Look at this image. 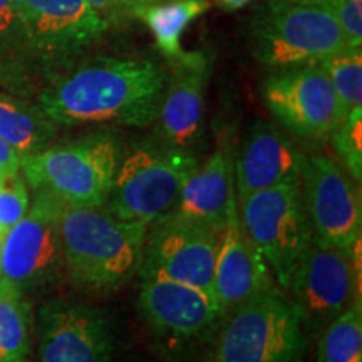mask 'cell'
I'll return each instance as SVG.
<instances>
[{
    "instance_id": "6",
    "label": "cell",
    "mask_w": 362,
    "mask_h": 362,
    "mask_svg": "<svg viewBox=\"0 0 362 362\" xmlns=\"http://www.w3.org/2000/svg\"><path fill=\"white\" fill-rule=\"evenodd\" d=\"M198 163L194 153L158 138L134 144L121 156L104 208L117 218L148 226L170 214Z\"/></svg>"
},
{
    "instance_id": "26",
    "label": "cell",
    "mask_w": 362,
    "mask_h": 362,
    "mask_svg": "<svg viewBox=\"0 0 362 362\" xmlns=\"http://www.w3.org/2000/svg\"><path fill=\"white\" fill-rule=\"evenodd\" d=\"M30 206L29 189L19 175L4 176L0 180V232L7 233L24 218Z\"/></svg>"
},
{
    "instance_id": "33",
    "label": "cell",
    "mask_w": 362,
    "mask_h": 362,
    "mask_svg": "<svg viewBox=\"0 0 362 362\" xmlns=\"http://www.w3.org/2000/svg\"><path fill=\"white\" fill-rule=\"evenodd\" d=\"M4 240H6V233L0 232V264H2V253H4Z\"/></svg>"
},
{
    "instance_id": "12",
    "label": "cell",
    "mask_w": 362,
    "mask_h": 362,
    "mask_svg": "<svg viewBox=\"0 0 362 362\" xmlns=\"http://www.w3.org/2000/svg\"><path fill=\"white\" fill-rule=\"evenodd\" d=\"M64 270L54 198L35 189L34 202L4 240L0 284L25 293L47 287Z\"/></svg>"
},
{
    "instance_id": "5",
    "label": "cell",
    "mask_w": 362,
    "mask_h": 362,
    "mask_svg": "<svg viewBox=\"0 0 362 362\" xmlns=\"http://www.w3.org/2000/svg\"><path fill=\"white\" fill-rule=\"evenodd\" d=\"M211 362H298L307 349L305 317L274 287L228 312Z\"/></svg>"
},
{
    "instance_id": "27",
    "label": "cell",
    "mask_w": 362,
    "mask_h": 362,
    "mask_svg": "<svg viewBox=\"0 0 362 362\" xmlns=\"http://www.w3.org/2000/svg\"><path fill=\"white\" fill-rule=\"evenodd\" d=\"M330 4L346 35L347 45L359 49L362 45V0H330Z\"/></svg>"
},
{
    "instance_id": "32",
    "label": "cell",
    "mask_w": 362,
    "mask_h": 362,
    "mask_svg": "<svg viewBox=\"0 0 362 362\" xmlns=\"http://www.w3.org/2000/svg\"><path fill=\"white\" fill-rule=\"evenodd\" d=\"M160 2V0H126V4L133 8L136 6H148V4H156Z\"/></svg>"
},
{
    "instance_id": "16",
    "label": "cell",
    "mask_w": 362,
    "mask_h": 362,
    "mask_svg": "<svg viewBox=\"0 0 362 362\" xmlns=\"http://www.w3.org/2000/svg\"><path fill=\"white\" fill-rule=\"evenodd\" d=\"M138 304L156 332L178 339L202 336L223 317L214 292L163 277L143 279Z\"/></svg>"
},
{
    "instance_id": "1",
    "label": "cell",
    "mask_w": 362,
    "mask_h": 362,
    "mask_svg": "<svg viewBox=\"0 0 362 362\" xmlns=\"http://www.w3.org/2000/svg\"><path fill=\"white\" fill-rule=\"evenodd\" d=\"M168 74L149 59L96 57L49 84L39 106L59 126L155 123Z\"/></svg>"
},
{
    "instance_id": "22",
    "label": "cell",
    "mask_w": 362,
    "mask_h": 362,
    "mask_svg": "<svg viewBox=\"0 0 362 362\" xmlns=\"http://www.w3.org/2000/svg\"><path fill=\"white\" fill-rule=\"evenodd\" d=\"M30 307L24 293L0 284V362H27Z\"/></svg>"
},
{
    "instance_id": "29",
    "label": "cell",
    "mask_w": 362,
    "mask_h": 362,
    "mask_svg": "<svg viewBox=\"0 0 362 362\" xmlns=\"http://www.w3.org/2000/svg\"><path fill=\"white\" fill-rule=\"evenodd\" d=\"M0 171L6 176L21 173V156L2 138H0Z\"/></svg>"
},
{
    "instance_id": "4",
    "label": "cell",
    "mask_w": 362,
    "mask_h": 362,
    "mask_svg": "<svg viewBox=\"0 0 362 362\" xmlns=\"http://www.w3.org/2000/svg\"><path fill=\"white\" fill-rule=\"evenodd\" d=\"M123 153V139L116 131L98 129L21 158V171L30 187L57 200L78 206H104Z\"/></svg>"
},
{
    "instance_id": "24",
    "label": "cell",
    "mask_w": 362,
    "mask_h": 362,
    "mask_svg": "<svg viewBox=\"0 0 362 362\" xmlns=\"http://www.w3.org/2000/svg\"><path fill=\"white\" fill-rule=\"evenodd\" d=\"M329 76L337 101L341 104L344 117L351 111L362 107V52L359 49L347 47L334 56L319 62Z\"/></svg>"
},
{
    "instance_id": "21",
    "label": "cell",
    "mask_w": 362,
    "mask_h": 362,
    "mask_svg": "<svg viewBox=\"0 0 362 362\" xmlns=\"http://www.w3.org/2000/svg\"><path fill=\"white\" fill-rule=\"evenodd\" d=\"M208 8L210 4L206 0H173L168 4L136 6L131 12L148 25L163 56L176 62L187 54L181 47L185 30Z\"/></svg>"
},
{
    "instance_id": "18",
    "label": "cell",
    "mask_w": 362,
    "mask_h": 362,
    "mask_svg": "<svg viewBox=\"0 0 362 362\" xmlns=\"http://www.w3.org/2000/svg\"><path fill=\"white\" fill-rule=\"evenodd\" d=\"M170 214L218 232L238 215L235 153L228 143H220L205 161L198 163Z\"/></svg>"
},
{
    "instance_id": "3",
    "label": "cell",
    "mask_w": 362,
    "mask_h": 362,
    "mask_svg": "<svg viewBox=\"0 0 362 362\" xmlns=\"http://www.w3.org/2000/svg\"><path fill=\"white\" fill-rule=\"evenodd\" d=\"M252 52L262 64H319L347 45L330 0H267L250 22Z\"/></svg>"
},
{
    "instance_id": "23",
    "label": "cell",
    "mask_w": 362,
    "mask_h": 362,
    "mask_svg": "<svg viewBox=\"0 0 362 362\" xmlns=\"http://www.w3.org/2000/svg\"><path fill=\"white\" fill-rule=\"evenodd\" d=\"M319 362H362V305L347 307L324 329L319 341Z\"/></svg>"
},
{
    "instance_id": "14",
    "label": "cell",
    "mask_w": 362,
    "mask_h": 362,
    "mask_svg": "<svg viewBox=\"0 0 362 362\" xmlns=\"http://www.w3.org/2000/svg\"><path fill=\"white\" fill-rule=\"evenodd\" d=\"M17 11L24 42L51 57L86 51L110 27L86 0H17Z\"/></svg>"
},
{
    "instance_id": "20",
    "label": "cell",
    "mask_w": 362,
    "mask_h": 362,
    "mask_svg": "<svg viewBox=\"0 0 362 362\" xmlns=\"http://www.w3.org/2000/svg\"><path fill=\"white\" fill-rule=\"evenodd\" d=\"M57 129L39 104L0 93V138L21 158L51 146Z\"/></svg>"
},
{
    "instance_id": "7",
    "label": "cell",
    "mask_w": 362,
    "mask_h": 362,
    "mask_svg": "<svg viewBox=\"0 0 362 362\" xmlns=\"http://www.w3.org/2000/svg\"><path fill=\"white\" fill-rule=\"evenodd\" d=\"M238 220L269 265L272 277L287 288L297 262L312 240L300 183L279 185L242 198Z\"/></svg>"
},
{
    "instance_id": "28",
    "label": "cell",
    "mask_w": 362,
    "mask_h": 362,
    "mask_svg": "<svg viewBox=\"0 0 362 362\" xmlns=\"http://www.w3.org/2000/svg\"><path fill=\"white\" fill-rule=\"evenodd\" d=\"M16 39L24 42L17 0H0V44H11Z\"/></svg>"
},
{
    "instance_id": "34",
    "label": "cell",
    "mask_w": 362,
    "mask_h": 362,
    "mask_svg": "<svg viewBox=\"0 0 362 362\" xmlns=\"http://www.w3.org/2000/svg\"><path fill=\"white\" fill-rule=\"evenodd\" d=\"M4 176H6V175H4V173H2V171H0V180H2V178H4Z\"/></svg>"
},
{
    "instance_id": "10",
    "label": "cell",
    "mask_w": 362,
    "mask_h": 362,
    "mask_svg": "<svg viewBox=\"0 0 362 362\" xmlns=\"http://www.w3.org/2000/svg\"><path fill=\"white\" fill-rule=\"evenodd\" d=\"M300 187L312 237L341 248L359 245L361 188L342 163L322 155L304 156Z\"/></svg>"
},
{
    "instance_id": "11",
    "label": "cell",
    "mask_w": 362,
    "mask_h": 362,
    "mask_svg": "<svg viewBox=\"0 0 362 362\" xmlns=\"http://www.w3.org/2000/svg\"><path fill=\"white\" fill-rule=\"evenodd\" d=\"M220 233L166 214L148 225L138 274L141 279L163 277L211 292Z\"/></svg>"
},
{
    "instance_id": "15",
    "label": "cell",
    "mask_w": 362,
    "mask_h": 362,
    "mask_svg": "<svg viewBox=\"0 0 362 362\" xmlns=\"http://www.w3.org/2000/svg\"><path fill=\"white\" fill-rule=\"evenodd\" d=\"M158 111L156 138L176 149L192 151L202 139L210 62L202 52H187L175 62Z\"/></svg>"
},
{
    "instance_id": "31",
    "label": "cell",
    "mask_w": 362,
    "mask_h": 362,
    "mask_svg": "<svg viewBox=\"0 0 362 362\" xmlns=\"http://www.w3.org/2000/svg\"><path fill=\"white\" fill-rule=\"evenodd\" d=\"M216 6L220 8H223L226 12H233V11H238V8L248 6V4L252 2V0H215Z\"/></svg>"
},
{
    "instance_id": "30",
    "label": "cell",
    "mask_w": 362,
    "mask_h": 362,
    "mask_svg": "<svg viewBox=\"0 0 362 362\" xmlns=\"http://www.w3.org/2000/svg\"><path fill=\"white\" fill-rule=\"evenodd\" d=\"M90 7L96 11L99 16H112V13H117L121 8L128 7L126 0H86ZM106 19V17H104Z\"/></svg>"
},
{
    "instance_id": "19",
    "label": "cell",
    "mask_w": 362,
    "mask_h": 362,
    "mask_svg": "<svg viewBox=\"0 0 362 362\" xmlns=\"http://www.w3.org/2000/svg\"><path fill=\"white\" fill-rule=\"evenodd\" d=\"M274 287L269 265L243 232L237 215L220 233L211 284L223 317L248 298Z\"/></svg>"
},
{
    "instance_id": "17",
    "label": "cell",
    "mask_w": 362,
    "mask_h": 362,
    "mask_svg": "<svg viewBox=\"0 0 362 362\" xmlns=\"http://www.w3.org/2000/svg\"><path fill=\"white\" fill-rule=\"evenodd\" d=\"M304 155L277 126L257 119L235 153L237 202L285 183H300Z\"/></svg>"
},
{
    "instance_id": "9",
    "label": "cell",
    "mask_w": 362,
    "mask_h": 362,
    "mask_svg": "<svg viewBox=\"0 0 362 362\" xmlns=\"http://www.w3.org/2000/svg\"><path fill=\"white\" fill-rule=\"evenodd\" d=\"M262 96L272 116L305 141L330 139L344 121L341 104L320 64L277 69L267 78Z\"/></svg>"
},
{
    "instance_id": "2",
    "label": "cell",
    "mask_w": 362,
    "mask_h": 362,
    "mask_svg": "<svg viewBox=\"0 0 362 362\" xmlns=\"http://www.w3.org/2000/svg\"><path fill=\"white\" fill-rule=\"evenodd\" d=\"M54 216L64 270L72 280L94 291H112L138 272L144 223L117 218L104 206L69 205L57 198Z\"/></svg>"
},
{
    "instance_id": "25",
    "label": "cell",
    "mask_w": 362,
    "mask_h": 362,
    "mask_svg": "<svg viewBox=\"0 0 362 362\" xmlns=\"http://www.w3.org/2000/svg\"><path fill=\"white\" fill-rule=\"evenodd\" d=\"M341 163L357 183L362 180V107L351 111L330 136Z\"/></svg>"
},
{
    "instance_id": "13",
    "label": "cell",
    "mask_w": 362,
    "mask_h": 362,
    "mask_svg": "<svg viewBox=\"0 0 362 362\" xmlns=\"http://www.w3.org/2000/svg\"><path fill=\"white\" fill-rule=\"evenodd\" d=\"M39 362H110L115 334L106 312L69 300L39 309Z\"/></svg>"
},
{
    "instance_id": "8",
    "label": "cell",
    "mask_w": 362,
    "mask_h": 362,
    "mask_svg": "<svg viewBox=\"0 0 362 362\" xmlns=\"http://www.w3.org/2000/svg\"><path fill=\"white\" fill-rule=\"evenodd\" d=\"M361 243L341 248L312 237L288 287L307 324L324 325L361 300Z\"/></svg>"
}]
</instances>
